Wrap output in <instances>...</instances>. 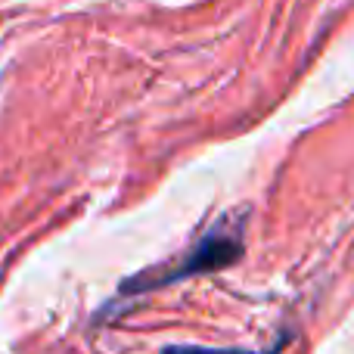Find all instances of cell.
<instances>
[{"mask_svg": "<svg viewBox=\"0 0 354 354\" xmlns=\"http://www.w3.org/2000/svg\"><path fill=\"white\" fill-rule=\"evenodd\" d=\"M243 255V243H239L236 233L230 230H212L180 258V261L171 264H159V268H149L143 274L131 277L118 286V299H134V295H147L156 292L162 286H171V283L189 280V277H199V274H214L221 268H230L233 261H239Z\"/></svg>", "mask_w": 354, "mask_h": 354, "instance_id": "obj_1", "label": "cell"}, {"mask_svg": "<svg viewBox=\"0 0 354 354\" xmlns=\"http://www.w3.org/2000/svg\"><path fill=\"white\" fill-rule=\"evenodd\" d=\"M286 339L270 345L268 351H239V348H199V345H177V348H165V354H280Z\"/></svg>", "mask_w": 354, "mask_h": 354, "instance_id": "obj_2", "label": "cell"}]
</instances>
